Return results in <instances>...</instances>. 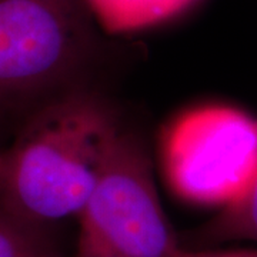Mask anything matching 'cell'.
<instances>
[{"label": "cell", "mask_w": 257, "mask_h": 257, "mask_svg": "<svg viewBox=\"0 0 257 257\" xmlns=\"http://www.w3.org/2000/svg\"><path fill=\"white\" fill-rule=\"evenodd\" d=\"M123 130L110 104L86 86L42 104L5 152L0 207L43 227L77 217Z\"/></svg>", "instance_id": "6da1fadb"}, {"label": "cell", "mask_w": 257, "mask_h": 257, "mask_svg": "<svg viewBox=\"0 0 257 257\" xmlns=\"http://www.w3.org/2000/svg\"><path fill=\"white\" fill-rule=\"evenodd\" d=\"M100 30L84 0H0V113L26 117L83 87Z\"/></svg>", "instance_id": "7a4b0ae2"}, {"label": "cell", "mask_w": 257, "mask_h": 257, "mask_svg": "<svg viewBox=\"0 0 257 257\" xmlns=\"http://www.w3.org/2000/svg\"><path fill=\"white\" fill-rule=\"evenodd\" d=\"M74 257H172L182 246L155 184L145 143L121 132L79 213Z\"/></svg>", "instance_id": "3957f363"}, {"label": "cell", "mask_w": 257, "mask_h": 257, "mask_svg": "<svg viewBox=\"0 0 257 257\" xmlns=\"http://www.w3.org/2000/svg\"><path fill=\"white\" fill-rule=\"evenodd\" d=\"M167 180L183 200L224 207L248 189L257 173V120L227 106L186 113L163 147Z\"/></svg>", "instance_id": "277c9868"}, {"label": "cell", "mask_w": 257, "mask_h": 257, "mask_svg": "<svg viewBox=\"0 0 257 257\" xmlns=\"http://www.w3.org/2000/svg\"><path fill=\"white\" fill-rule=\"evenodd\" d=\"M100 29L123 35L153 28L180 16L199 0H84Z\"/></svg>", "instance_id": "5b68a950"}, {"label": "cell", "mask_w": 257, "mask_h": 257, "mask_svg": "<svg viewBox=\"0 0 257 257\" xmlns=\"http://www.w3.org/2000/svg\"><path fill=\"white\" fill-rule=\"evenodd\" d=\"M236 240L257 241V173L243 196L193 231L187 247H210Z\"/></svg>", "instance_id": "8992f818"}, {"label": "cell", "mask_w": 257, "mask_h": 257, "mask_svg": "<svg viewBox=\"0 0 257 257\" xmlns=\"http://www.w3.org/2000/svg\"><path fill=\"white\" fill-rule=\"evenodd\" d=\"M55 251L47 227L20 219L0 207V257H43Z\"/></svg>", "instance_id": "52a82bcc"}, {"label": "cell", "mask_w": 257, "mask_h": 257, "mask_svg": "<svg viewBox=\"0 0 257 257\" xmlns=\"http://www.w3.org/2000/svg\"><path fill=\"white\" fill-rule=\"evenodd\" d=\"M172 257H257L254 248H237V250H220L211 247H187L180 246Z\"/></svg>", "instance_id": "ba28073f"}, {"label": "cell", "mask_w": 257, "mask_h": 257, "mask_svg": "<svg viewBox=\"0 0 257 257\" xmlns=\"http://www.w3.org/2000/svg\"><path fill=\"white\" fill-rule=\"evenodd\" d=\"M3 173H5V152L0 150V183L3 179Z\"/></svg>", "instance_id": "9c48e42d"}, {"label": "cell", "mask_w": 257, "mask_h": 257, "mask_svg": "<svg viewBox=\"0 0 257 257\" xmlns=\"http://www.w3.org/2000/svg\"><path fill=\"white\" fill-rule=\"evenodd\" d=\"M43 257H62V256H59V254H56L55 251H52V253H47V254H45Z\"/></svg>", "instance_id": "30bf717a"}]
</instances>
